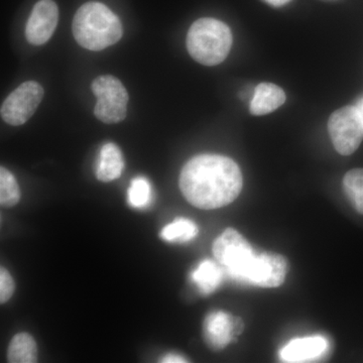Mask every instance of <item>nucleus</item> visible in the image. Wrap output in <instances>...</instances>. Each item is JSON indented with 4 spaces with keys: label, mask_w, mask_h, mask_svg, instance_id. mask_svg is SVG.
I'll return each instance as SVG.
<instances>
[{
    "label": "nucleus",
    "mask_w": 363,
    "mask_h": 363,
    "mask_svg": "<svg viewBox=\"0 0 363 363\" xmlns=\"http://www.w3.org/2000/svg\"><path fill=\"white\" fill-rule=\"evenodd\" d=\"M343 187L357 211L363 214V169L348 172L343 179Z\"/></svg>",
    "instance_id": "19"
},
{
    "label": "nucleus",
    "mask_w": 363,
    "mask_h": 363,
    "mask_svg": "<svg viewBox=\"0 0 363 363\" xmlns=\"http://www.w3.org/2000/svg\"><path fill=\"white\" fill-rule=\"evenodd\" d=\"M233 33L226 23L215 18L196 21L187 35V49L195 61L205 66H216L228 56Z\"/></svg>",
    "instance_id": "3"
},
{
    "label": "nucleus",
    "mask_w": 363,
    "mask_h": 363,
    "mask_svg": "<svg viewBox=\"0 0 363 363\" xmlns=\"http://www.w3.org/2000/svg\"><path fill=\"white\" fill-rule=\"evenodd\" d=\"M16 284L13 277L4 267L0 269V303L4 304L13 297Z\"/></svg>",
    "instance_id": "20"
},
{
    "label": "nucleus",
    "mask_w": 363,
    "mask_h": 363,
    "mask_svg": "<svg viewBox=\"0 0 363 363\" xmlns=\"http://www.w3.org/2000/svg\"><path fill=\"white\" fill-rule=\"evenodd\" d=\"M44 94L42 85L35 81H26L4 100L0 109L1 118L11 125H23L37 111Z\"/></svg>",
    "instance_id": "8"
},
{
    "label": "nucleus",
    "mask_w": 363,
    "mask_h": 363,
    "mask_svg": "<svg viewBox=\"0 0 363 363\" xmlns=\"http://www.w3.org/2000/svg\"><path fill=\"white\" fill-rule=\"evenodd\" d=\"M242 174L233 160L219 155H200L182 169L180 189L193 206L213 210L233 203L242 189Z\"/></svg>",
    "instance_id": "1"
},
{
    "label": "nucleus",
    "mask_w": 363,
    "mask_h": 363,
    "mask_svg": "<svg viewBox=\"0 0 363 363\" xmlns=\"http://www.w3.org/2000/svg\"><path fill=\"white\" fill-rule=\"evenodd\" d=\"M21 200V190L16 177L4 166L0 168V204L4 208L16 206Z\"/></svg>",
    "instance_id": "18"
},
{
    "label": "nucleus",
    "mask_w": 363,
    "mask_h": 363,
    "mask_svg": "<svg viewBox=\"0 0 363 363\" xmlns=\"http://www.w3.org/2000/svg\"><path fill=\"white\" fill-rule=\"evenodd\" d=\"M286 274L288 262L283 255L274 252H255L238 281L262 288H277L283 285Z\"/></svg>",
    "instance_id": "7"
},
{
    "label": "nucleus",
    "mask_w": 363,
    "mask_h": 363,
    "mask_svg": "<svg viewBox=\"0 0 363 363\" xmlns=\"http://www.w3.org/2000/svg\"><path fill=\"white\" fill-rule=\"evenodd\" d=\"M329 343L323 336L294 339L279 351L285 362H308L320 358L328 350Z\"/></svg>",
    "instance_id": "10"
},
{
    "label": "nucleus",
    "mask_w": 363,
    "mask_h": 363,
    "mask_svg": "<svg viewBox=\"0 0 363 363\" xmlns=\"http://www.w3.org/2000/svg\"><path fill=\"white\" fill-rule=\"evenodd\" d=\"M162 362L181 363L187 362V360L183 357H181V355L176 354V353H169V354L164 355V357H162Z\"/></svg>",
    "instance_id": "21"
},
{
    "label": "nucleus",
    "mask_w": 363,
    "mask_h": 363,
    "mask_svg": "<svg viewBox=\"0 0 363 363\" xmlns=\"http://www.w3.org/2000/svg\"><path fill=\"white\" fill-rule=\"evenodd\" d=\"M224 274L225 272L218 262L204 259L191 272V279L202 295H210L220 286Z\"/></svg>",
    "instance_id": "14"
},
{
    "label": "nucleus",
    "mask_w": 363,
    "mask_h": 363,
    "mask_svg": "<svg viewBox=\"0 0 363 363\" xmlns=\"http://www.w3.org/2000/svg\"><path fill=\"white\" fill-rule=\"evenodd\" d=\"M7 362L11 363H35L38 362V346L30 334H16L7 348Z\"/></svg>",
    "instance_id": "15"
},
{
    "label": "nucleus",
    "mask_w": 363,
    "mask_h": 363,
    "mask_svg": "<svg viewBox=\"0 0 363 363\" xmlns=\"http://www.w3.org/2000/svg\"><path fill=\"white\" fill-rule=\"evenodd\" d=\"M199 233V228L190 219L177 218L162 229L160 236L168 242L185 243L194 240Z\"/></svg>",
    "instance_id": "16"
},
{
    "label": "nucleus",
    "mask_w": 363,
    "mask_h": 363,
    "mask_svg": "<svg viewBox=\"0 0 363 363\" xmlns=\"http://www.w3.org/2000/svg\"><path fill=\"white\" fill-rule=\"evenodd\" d=\"M357 107L358 111H359L360 114H362V117L363 119V96L362 98H360L359 100H358L357 104Z\"/></svg>",
    "instance_id": "23"
},
{
    "label": "nucleus",
    "mask_w": 363,
    "mask_h": 363,
    "mask_svg": "<svg viewBox=\"0 0 363 363\" xmlns=\"http://www.w3.org/2000/svg\"><path fill=\"white\" fill-rule=\"evenodd\" d=\"M285 102L286 94L281 87L272 83H260L255 88L250 102V113L253 116H266L277 111Z\"/></svg>",
    "instance_id": "12"
},
{
    "label": "nucleus",
    "mask_w": 363,
    "mask_h": 363,
    "mask_svg": "<svg viewBox=\"0 0 363 363\" xmlns=\"http://www.w3.org/2000/svg\"><path fill=\"white\" fill-rule=\"evenodd\" d=\"M124 160L121 149L113 143H105L100 150L96 167L98 180L109 183L123 174Z\"/></svg>",
    "instance_id": "13"
},
{
    "label": "nucleus",
    "mask_w": 363,
    "mask_h": 363,
    "mask_svg": "<svg viewBox=\"0 0 363 363\" xmlns=\"http://www.w3.org/2000/svg\"><path fill=\"white\" fill-rule=\"evenodd\" d=\"M267 4H269V6H272L274 7H279L286 6V4L291 1V0H264Z\"/></svg>",
    "instance_id": "22"
},
{
    "label": "nucleus",
    "mask_w": 363,
    "mask_h": 363,
    "mask_svg": "<svg viewBox=\"0 0 363 363\" xmlns=\"http://www.w3.org/2000/svg\"><path fill=\"white\" fill-rule=\"evenodd\" d=\"M76 42L90 51H102L123 35L118 16L104 4L87 2L78 9L72 23Z\"/></svg>",
    "instance_id": "2"
},
{
    "label": "nucleus",
    "mask_w": 363,
    "mask_h": 363,
    "mask_svg": "<svg viewBox=\"0 0 363 363\" xmlns=\"http://www.w3.org/2000/svg\"><path fill=\"white\" fill-rule=\"evenodd\" d=\"M97 98L94 114L104 123H121L128 111V93L123 83L111 75L99 76L92 82Z\"/></svg>",
    "instance_id": "4"
},
{
    "label": "nucleus",
    "mask_w": 363,
    "mask_h": 363,
    "mask_svg": "<svg viewBox=\"0 0 363 363\" xmlns=\"http://www.w3.org/2000/svg\"><path fill=\"white\" fill-rule=\"evenodd\" d=\"M329 135L334 147L342 156H350L363 138V119L357 106H345L331 114Z\"/></svg>",
    "instance_id": "6"
},
{
    "label": "nucleus",
    "mask_w": 363,
    "mask_h": 363,
    "mask_svg": "<svg viewBox=\"0 0 363 363\" xmlns=\"http://www.w3.org/2000/svg\"><path fill=\"white\" fill-rule=\"evenodd\" d=\"M212 250L227 276L235 281L255 255L250 242L233 228H227L216 238Z\"/></svg>",
    "instance_id": "5"
},
{
    "label": "nucleus",
    "mask_w": 363,
    "mask_h": 363,
    "mask_svg": "<svg viewBox=\"0 0 363 363\" xmlns=\"http://www.w3.org/2000/svg\"><path fill=\"white\" fill-rule=\"evenodd\" d=\"M205 341L210 348L221 350L235 337L234 318L223 311L210 313L203 325Z\"/></svg>",
    "instance_id": "11"
},
{
    "label": "nucleus",
    "mask_w": 363,
    "mask_h": 363,
    "mask_svg": "<svg viewBox=\"0 0 363 363\" xmlns=\"http://www.w3.org/2000/svg\"><path fill=\"white\" fill-rule=\"evenodd\" d=\"M152 201V189L145 177H136L128 190V203L135 209H145Z\"/></svg>",
    "instance_id": "17"
},
{
    "label": "nucleus",
    "mask_w": 363,
    "mask_h": 363,
    "mask_svg": "<svg viewBox=\"0 0 363 363\" xmlns=\"http://www.w3.org/2000/svg\"><path fill=\"white\" fill-rule=\"evenodd\" d=\"M59 21V9L52 0H40L33 6L26 28V37L33 45H45L51 39Z\"/></svg>",
    "instance_id": "9"
}]
</instances>
